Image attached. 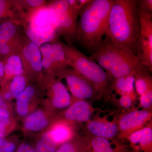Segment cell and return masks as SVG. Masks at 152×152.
I'll return each instance as SVG.
<instances>
[{
	"mask_svg": "<svg viewBox=\"0 0 152 152\" xmlns=\"http://www.w3.org/2000/svg\"><path fill=\"white\" fill-rule=\"evenodd\" d=\"M2 61L3 63L7 64L13 68L15 77L24 75L25 73L21 58L18 52L7 56L4 58Z\"/></svg>",
	"mask_w": 152,
	"mask_h": 152,
	"instance_id": "44dd1931",
	"label": "cell"
},
{
	"mask_svg": "<svg viewBox=\"0 0 152 152\" xmlns=\"http://www.w3.org/2000/svg\"><path fill=\"white\" fill-rule=\"evenodd\" d=\"M35 92V89L34 87L28 86L16 98L17 112L20 116H26L27 115L29 102L34 96Z\"/></svg>",
	"mask_w": 152,
	"mask_h": 152,
	"instance_id": "e0dca14e",
	"label": "cell"
},
{
	"mask_svg": "<svg viewBox=\"0 0 152 152\" xmlns=\"http://www.w3.org/2000/svg\"><path fill=\"white\" fill-rule=\"evenodd\" d=\"M137 8L140 33L136 45V56L142 65L152 72V13L144 10L137 6Z\"/></svg>",
	"mask_w": 152,
	"mask_h": 152,
	"instance_id": "52a82bcc",
	"label": "cell"
},
{
	"mask_svg": "<svg viewBox=\"0 0 152 152\" xmlns=\"http://www.w3.org/2000/svg\"><path fill=\"white\" fill-rule=\"evenodd\" d=\"M48 6L58 34L64 37L68 45H72L77 41V18L71 11L67 0L52 1Z\"/></svg>",
	"mask_w": 152,
	"mask_h": 152,
	"instance_id": "8992f818",
	"label": "cell"
},
{
	"mask_svg": "<svg viewBox=\"0 0 152 152\" xmlns=\"http://www.w3.org/2000/svg\"><path fill=\"white\" fill-rule=\"evenodd\" d=\"M149 71L142 65L134 73L136 91L140 96L152 90V79Z\"/></svg>",
	"mask_w": 152,
	"mask_h": 152,
	"instance_id": "5bb4252c",
	"label": "cell"
},
{
	"mask_svg": "<svg viewBox=\"0 0 152 152\" xmlns=\"http://www.w3.org/2000/svg\"><path fill=\"white\" fill-rule=\"evenodd\" d=\"M140 103L144 109L149 108L152 104V90L140 96Z\"/></svg>",
	"mask_w": 152,
	"mask_h": 152,
	"instance_id": "83f0119b",
	"label": "cell"
},
{
	"mask_svg": "<svg viewBox=\"0 0 152 152\" xmlns=\"http://www.w3.org/2000/svg\"><path fill=\"white\" fill-rule=\"evenodd\" d=\"M58 75L66 79L70 91L78 100L88 99L99 95L96 87L75 70L67 69L60 72Z\"/></svg>",
	"mask_w": 152,
	"mask_h": 152,
	"instance_id": "ba28073f",
	"label": "cell"
},
{
	"mask_svg": "<svg viewBox=\"0 0 152 152\" xmlns=\"http://www.w3.org/2000/svg\"><path fill=\"white\" fill-rule=\"evenodd\" d=\"M10 114L7 108H0V121L9 119Z\"/></svg>",
	"mask_w": 152,
	"mask_h": 152,
	"instance_id": "d590c367",
	"label": "cell"
},
{
	"mask_svg": "<svg viewBox=\"0 0 152 152\" xmlns=\"http://www.w3.org/2000/svg\"><path fill=\"white\" fill-rule=\"evenodd\" d=\"M52 46V42H48L44 44L39 47L42 58L50 56L51 55Z\"/></svg>",
	"mask_w": 152,
	"mask_h": 152,
	"instance_id": "4dcf8cb0",
	"label": "cell"
},
{
	"mask_svg": "<svg viewBox=\"0 0 152 152\" xmlns=\"http://www.w3.org/2000/svg\"><path fill=\"white\" fill-rule=\"evenodd\" d=\"M137 5L144 10L152 13V0H139L137 1Z\"/></svg>",
	"mask_w": 152,
	"mask_h": 152,
	"instance_id": "1f68e13d",
	"label": "cell"
},
{
	"mask_svg": "<svg viewBox=\"0 0 152 152\" xmlns=\"http://www.w3.org/2000/svg\"><path fill=\"white\" fill-rule=\"evenodd\" d=\"M10 119L0 121V139L4 138L6 134V128L10 124Z\"/></svg>",
	"mask_w": 152,
	"mask_h": 152,
	"instance_id": "e575fe53",
	"label": "cell"
},
{
	"mask_svg": "<svg viewBox=\"0 0 152 152\" xmlns=\"http://www.w3.org/2000/svg\"><path fill=\"white\" fill-rule=\"evenodd\" d=\"M90 52L91 58L113 78L134 74L142 65L130 49L118 45L107 37Z\"/></svg>",
	"mask_w": 152,
	"mask_h": 152,
	"instance_id": "3957f363",
	"label": "cell"
},
{
	"mask_svg": "<svg viewBox=\"0 0 152 152\" xmlns=\"http://www.w3.org/2000/svg\"><path fill=\"white\" fill-rule=\"evenodd\" d=\"M28 12L25 25L27 38L39 48L44 44L56 41L58 34L48 4Z\"/></svg>",
	"mask_w": 152,
	"mask_h": 152,
	"instance_id": "5b68a950",
	"label": "cell"
},
{
	"mask_svg": "<svg viewBox=\"0 0 152 152\" xmlns=\"http://www.w3.org/2000/svg\"><path fill=\"white\" fill-rule=\"evenodd\" d=\"M3 107L7 108V104L5 102V100L4 99L2 96L0 94V108Z\"/></svg>",
	"mask_w": 152,
	"mask_h": 152,
	"instance_id": "f35d334b",
	"label": "cell"
},
{
	"mask_svg": "<svg viewBox=\"0 0 152 152\" xmlns=\"http://www.w3.org/2000/svg\"><path fill=\"white\" fill-rule=\"evenodd\" d=\"M16 152H35L34 149L31 145L26 143L21 144Z\"/></svg>",
	"mask_w": 152,
	"mask_h": 152,
	"instance_id": "836d02e7",
	"label": "cell"
},
{
	"mask_svg": "<svg viewBox=\"0 0 152 152\" xmlns=\"http://www.w3.org/2000/svg\"><path fill=\"white\" fill-rule=\"evenodd\" d=\"M62 45L69 66L92 83L100 94L108 92L113 79L111 76L91 57L72 45Z\"/></svg>",
	"mask_w": 152,
	"mask_h": 152,
	"instance_id": "277c9868",
	"label": "cell"
},
{
	"mask_svg": "<svg viewBox=\"0 0 152 152\" xmlns=\"http://www.w3.org/2000/svg\"><path fill=\"white\" fill-rule=\"evenodd\" d=\"M132 95L125 94L121 95L119 99L120 105L124 108L127 109L130 107L132 105Z\"/></svg>",
	"mask_w": 152,
	"mask_h": 152,
	"instance_id": "f546056e",
	"label": "cell"
},
{
	"mask_svg": "<svg viewBox=\"0 0 152 152\" xmlns=\"http://www.w3.org/2000/svg\"><path fill=\"white\" fill-rule=\"evenodd\" d=\"M55 152H77L74 144L66 142L63 144Z\"/></svg>",
	"mask_w": 152,
	"mask_h": 152,
	"instance_id": "d6a6232c",
	"label": "cell"
},
{
	"mask_svg": "<svg viewBox=\"0 0 152 152\" xmlns=\"http://www.w3.org/2000/svg\"><path fill=\"white\" fill-rule=\"evenodd\" d=\"M13 1L17 8L27 9L29 10V11L40 7L46 4L45 1L42 0Z\"/></svg>",
	"mask_w": 152,
	"mask_h": 152,
	"instance_id": "d4e9b609",
	"label": "cell"
},
{
	"mask_svg": "<svg viewBox=\"0 0 152 152\" xmlns=\"http://www.w3.org/2000/svg\"><path fill=\"white\" fill-rule=\"evenodd\" d=\"M48 124V120L43 112L37 110L27 116L24 126L27 130L38 132L45 129Z\"/></svg>",
	"mask_w": 152,
	"mask_h": 152,
	"instance_id": "9a60e30c",
	"label": "cell"
},
{
	"mask_svg": "<svg viewBox=\"0 0 152 152\" xmlns=\"http://www.w3.org/2000/svg\"><path fill=\"white\" fill-rule=\"evenodd\" d=\"M140 33L137 0H114L109 14L106 37L118 45L130 49L136 55Z\"/></svg>",
	"mask_w": 152,
	"mask_h": 152,
	"instance_id": "6da1fadb",
	"label": "cell"
},
{
	"mask_svg": "<svg viewBox=\"0 0 152 152\" xmlns=\"http://www.w3.org/2000/svg\"><path fill=\"white\" fill-rule=\"evenodd\" d=\"M14 6L13 1L0 0V23L7 20V18L12 16V9Z\"/></svg>",
	"mask_w": 152,
	"mask_h": 152,
	"instance_id": "484cf974",
	"label": "cell"
},
{
	"mask_svg": "<svg viewBox=\"0 0 152 152\" xmlns=\"http://www.w3.org/2000/svg\"><path fill=\"white\" fill-rule=\"evenodd\" d=\"M91 108L86 100H78L71 104L65 113L68 120L79 122H86L91 116Z\"/></svg>",
	"mask_w": 152,
	"mask_h": 152,
	"instance_id": "8fae6325",
	"label": "cell"
},
{
	"mask_svg": "<svg viewBox=\"0 0 152 152\" xmlns=\"http://www.w3.org/2000/svg\"><path fill=\"white\" fill-rule=\"evenodd\" d=\"M67 1L71 11L77 18L81 10L89 3L91 0H67Z\"/></svg>",
	"mask_w": 152,
	"mask_h": 152,
	"instance_id": "4316f807",
	"label": "cell"
},
{
	"mask_svg": "<svg viewBox=\"0 0 152 152\" xmlns=\"http://www.w3.org/2000/svg\"><path fill=\"white\" fill-rule=\"evenodd\" d=\"M52 102L55 107L64 109L71 105V97L64 85L59 80L56 81L51 87Z\"/></svg>",
	"mask_w": 152,
	"mask_h": 152,
	"instance_id": "4fadbf2b",
	"label": "cell"
},
{
	"mask_svg": "<svg viewBox=\"0 0 152 152\" xmlns=\"http://www.w3.org/2000/svg\"><path fill=\"white\" fill-rule=\"evenodd\" d=\"M94 152H114L108 139L95 137L91 141Z\"/></svg>",
	"mask_w": 152,
	"mask_h": 152,
	"instance_id": "cb8c5ba5",
	"label": "cell"
},
{
	"mask_svg": "<svg viewBox=\"0 0 152 152\" xmlns=\"http://www.w3.org/2000/svg\"><path fill=\"white\" fill-rule=\"evenodd\" d=\"M88 130L96 137L107 139L115 137L119 129L115 123L102 121H93L87 125Z\"/></svg>",
	"mask_w": 152,
	"mask_h": 152,
	"instance_id": "7c38bea8",
	"label": "cell"
},
{
	"mask_svg": "<svg viewBox=\"0 0 152 152\" xmlns=\"http://www.w3.org/2000/svg\"><path fill=\"white\" fill-rule=\"evenodd\" d=\"M26 88V79L24 75L13 77L9 87L12 98H16Z\"/></svg>",
	"mask_w": 152,
	"mask_h": 152,
	"instance_id": "7402d4cb",
	"label": "cell"
},
{
	"mask_svg": "<svg viewBox=\"0 0 152 152\" xmlns=\"http://www.w3.org/2000/svg\"><path fill=\"white\" fill-rule=\"evenodd\" d=\"M151 113L145 110H136L125 114L119 121V130L124 132H133L139 129L151 118Z\"/></svg>",
	"mask_w": 152,
	"mask_h": 152,
	"instance_id": "30bf717a",
	"label": "cell"
},
{
	"mask_svg": "<svg viewBox=\"0 0 152 152\" xmlns=\"http://www.w3.org/2000/svg\"><path fill=\"white\" fill-rule=\"evenodd\" d=\"M129 139L133 144H139L143 147L149 145L152 143V128L146 127L134 131L130 135Z\"/></svg>",
	"mask_w": 152,
	"mask_h": 152,
	"instance_id": "d6986e66",
	"label": "cell"
},
{
	"mask_svg": "<svg viewBox=\"0 0 152 152\" xmlns=\"http://www.w3.org/2000/svg\"><path fill=\"white\" fill-rule=\"evenodd\" d=\"M1 80H0V85H1Z\"/></svg>",
	"mask_w": 152,
	"mask_h": 152,
	"instance_id": "ab89813d",
	"label": "cell"
},
{
	"mask_svg": "<svg viewBox=\"0 0 152 152\" xmlns=\"http://www.w3.org/2000/svg\"><path fill=\"white\" fill-rule=\"evenodd\" d=\"M113 2L114 0H91L79 13L77 41L89 51L106 35Z\"/></svg>",
	"mask_w": 152,
	"mask_h": 152,
	"instance_id": "7a4b0ae2",
	"label": "cell"
},
{
	"mask_svg": "<svg viewBox=\"0 0 152 152\" xmlns=\"http://www.w3.org/2000/svg\"><path fill=\"white\" fill-rule=\"evenodd\" d=\"M4 66L2 61L0 59V80H1L4 78Z\"/></svg>",
	"mask_w": 152,
	"mask_h": 152,
	"instance_id": "74e56055",
	"label": "cell"
},
{
	"mask_svg": "<svg viewBox=\"0 0 152 152\" xmlns=\"http://www.w3.org/2000/svg\"><path fill=\"white\" fill-rule=\"evenodd\" d=\"M25 73L40 74L42 72V57L39 48L28 38L24 39L18 51Z\"/></svg>",
	"mask_w": 152,
	"mask_h": 152,
	"instance_id": "9c48e42d",
	"label": "cell"
},
{
	"mask_svg": "<svg viewBox=\"0 0 152 152\" xmlns=\"http://www.w3.org/2000/svg\"><path fill=\"white\" fill-rule=\"evenodd\" d=\"M53 142L58 144L64 143L71 136V132L67 126L63 124H59L46 134Z\"/></svg>",
	"mask_w": 152,
	"mask_h": 152,
	"instance_id": "ffe728a7",
	"label": "cell"
},
{
	"mask_svg": "<svg viewBox=\"0 0 152 152\" xmlns=\"http://www.w3.org/2000/svg\"><path fill=\"white\" fill-rule=\"evenodd\" d=\"M5 100H10L12 99V96L10 92L8 90H3L1 93H0Z\"/></svg>",
	"mask_w": 152,
	"mask_h": 152,
	"instance_id": "8d00e7d4",
	"label": "cell"
},
{
	"mask_svg": "<svg viewBox=\"0 0 152 152\" xmlns=\"http://www.w3.org/2000/svg\"><path fill=\"white\" fill-rule=\"evenodd\" d=\"M134 74H132L126 77L113 79L110 86L121 95L125 94L132 95L134 91Z\"/></svg>",
	"mask_w": 152,
	"mask_h": 152,
	"instance_id": "ac0fdd59",
	"label": "cell"
},
{
	"mask_svg": "<svg viewBox=\"0 0 152 152\" xmlns=\"http://www.w3.org/2000/svg\"><path fill=\"white\" fill-rule=\"evenodd\" d=\"M15 148V145L12 142L4 138L0 139V152H14Z\"/></svg>",
	"mask_w": 152,
	"mask_h": 152,
	"instance_id": "f1b7e54d",
	"label": "cell"
},
{
	"mask_svg": "<svg viewBox=\"0 0 152 152\" xmlns=\"http://www.w3.org/2000/svg\"><path fill=\"white\" fill-rule=\"evenodd\" d=\"M57 145L46 134L38 141L34 149L35 152H55Z\"/></svg>",
	"mask_w": 152,
	"mask_h": 152,
	"instance_id": "603a6c76",
	"label": "cell"
},
{
	"mask_svg": "<svg viewBox=\"0 0 152 152\" xmlns=\"http://www.w3.org/2000/svg\"><path fill=\"white\" fill-rule=\"evenodd\" d=\"M20 25L14 20H8L0 23V45L7 43L20 37Z\"/></svg>",
	"mask_w": 152,
	"mask_h": 152,
	"instance_id": "2e32d148",
	"label": "cell"
}]
</instances>
